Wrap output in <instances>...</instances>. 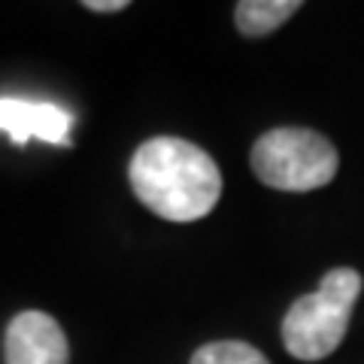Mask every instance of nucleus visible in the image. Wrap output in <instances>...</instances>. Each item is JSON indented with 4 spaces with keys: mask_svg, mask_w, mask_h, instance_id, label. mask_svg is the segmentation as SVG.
Instances as JSON below:
<instances>
[{
    "mask_svg": "<svg viewBox=\"0 0 364 364\" xmlns=\"http://www.w3.org/2000/svg\"><path fill=\"white\" fill-rule=\"evenodd\" d=\"M131 188L143 207L167 222H198L222 198V173L200 146L152 136L131 158Z\"/></svg>",
    "mask_w": 364,
    "mask_h": 364,
    "instance_id": "f257e3e1",
    "label": "nucleus"
},
{
    "mask_svg": "<svg viewBox=\"0 0 364 364\" xmlns=\"http://www.w3.org/2000/svg\"><path fill=\"white\" fill-rule=\"evenodd\" d=\"M361 294V277L352 267L325 273L322 286L304 294L282 318V343L301 361H318L343 343L349 316Z\"/></svg>",
    "mask_w": 364,
    "mask_h": 364,
    "instance_id": "f03ea898",
    "label": "nucleus"
},
{
    "mask_svg": "<svg viewBox=\"0 0 364 364\" xmlns=\"http://www.w3.org/2000/svg\"><path fill=\"white\" fill-rule=\"evenodd\" d=\"M337 149L322 134L306 128H277L252 146V170L270 188L313 191L337 173Z\"/></svg>",
    "mask_w": 364,
    "mask_h": 364,
    "instance_id": "7ed1b4c3",
    "label": "nucleus"
},
{
    "mask_svg": "<svg viewBox=\"0 0 364 364\" xmlns=\"http://www.w3.org/2000/svg\"><path fill=\"white\" fill-rule=\"evenodd\" d=\"M4 358L6 364H67L70 346L49 313L25 310L6 328Z\"/></svg>",
    "mask_w": 364,
    "mask_h": 364,
    "instance_id": "20e7f679",
    "label": "nucleus"
},
{
    "mask_svg": "<svg viewBox=\"0 0 364 364\" xmlns=\"http://www.w3.org/2000/svg\"><path fill=\"white\" fill-rule=\"evenodd\" d=\"M73 116L55 104H37L21 97H0V131L13 136V143H28L37 136L43 143L70 146Z\"/></svg>",
    "mask_w": 364,
    "mask_h": 364,
    "instance_id": "39448f33",
    "label": "nucleus"
},
{
    "mask_svg": "<svg viewBox=\"0 0 364 364\" xmlns=\"http://www.w3.org/2000/svg\"><path fill=\"white\" fill-rule=\"evenodd\" d=\"M298 9V0H243V4H237L234 18L246 37H264L279 25H286Z\"/></svg>",
    "mask_w": 364,
    "mask_h": 364,
    "instance_id": "423d86ee",
    "label": "nucleus"
},
{
    "mask_svg": "<svg viewBox=\"0 0 364 364\" xmlns=\"http://www.w3.org/2000/svg\"><path fill=\"white\" fill-rule=\"evenodd\" d=\"M191 364H270L255 346L240 343V340H219V343L200 346Z\"/></svg>",
    "mask_w": 364,
    "mask_h": 364,
    "instance_id": "0eeeda50",
    "label": "nucleus"
},
{
    "mask_svg": "<svg viewBox=\"0 0 364 364\" xmlns=\"http://www.w3.org/2000/svg\"><path fill=\"white\" fill-rule=\"evenodd\" d=\"M88 9H95V13H119V9H124L128 4L124 0H85Z\"/></svg>",
    "mask_w": 364,
    "mask_h": 364,
    "instance_id": "6e6552de",
    "label": "nucleus"
}]
</instances>
